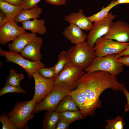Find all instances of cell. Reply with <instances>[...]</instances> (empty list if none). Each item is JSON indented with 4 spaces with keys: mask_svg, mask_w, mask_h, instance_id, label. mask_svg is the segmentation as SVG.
I'll return each instance as SVG.
<instances>
[{
    "mask_svg": "<svg viewBox=\"0 0 129 129\" xmlns=\"http://www.w3.org/2000/svg\"><path fill=\"white\" fill-rule=\"evenodd\" d=\"M76 85L82 88L86 97L85 117L93 116L96 110L101 106L99 97L104 91L111 88L114 91H122L124 85L118 81L116 76L102 71L85 74Z\"/></svg>",
    "mask_w": 129,
    "mask_h": 129,
    "instance_id": "1",
    "label": "cell"
},
{
    "mask_svg": "<svg viewBox=\"0 0 129 129\" xmlns=\"http://www.w3.org/2000/svg\"><path fill=\"white\" fill-rule=\"evenodd\" d=\"M66 51L69 61L83 69L89 66L97 57L94 47L86 41L71 47Z\"/></svg>",
    "mask_w": 129,
    "mask_h": 129,
    "instance_id": "2",
    "label": "cell"
},
{
    "mask_svg": "<svg viewBox=\"0 0 129 129\" xmlns=\"http://www.w3.org/2000/svg\"><path fill=\"white\" fill-rule=\"evenodd\" d=\"M36 102L33 100L18 102L11 111L7 115L17 129L28 128V121L34 116L33 113Z\"/></svg>",
    "mask_w": 129,
    "mask_h": 129,
    "instance_id": "3",
    "label": "cell"
},
{
    "mask_svg": "<svg viewBox=\"0 0 129 129\" xmlns=\"http://www.w3.org/2000/svg\"><path fill=\"white\" fill-rule=\"evenodd\" d=\"M83 68L75 66L69 61L55 78L54 85L64 87L71 91L85 74Z\"/></svg>",
    "mask_w": 129,
    "mask_h": 129,
    "instance_id": "4",
    "label": "cell"
},
{
    "mask_svg": "<svg viewBox=\"0 0 129 129\" xmlns=\"http://www.w3.org/2000/svg\"><path fill=\"white\" fill-rule=\"evenodd\" d=\"M117 54H110L102 57H97L84 71L90 72L98 71L108 72L116 76L123 72L124 65L117 61Z\"/></svg>",
    "mask_w": 129,
    "mask_h": 129,
    "instance_id": "5",
    "label": "cell"
},
{
    "mask_svg": "<svg viewBox=\"0 0 129 129\" xmlns=\"http://www.w3.org/2000/svg\"><path fill=\"white\" fill-rule=\"evenodd\" d=\"M0 55L6 59L5 61L16 64L21 66L27 74L29 78L39 68L44 67L45 64L41 61H33L25 59L18 53L6 51L0 48Z\"/></svg>",
    "mask_w": 129,
    "mask_h": 129,
    "instance_id": "6",
    "label": "cell"
},
{
    "mask_svg": "<svg viewBox=\"0 0 129 129\" xmlns=\"http://www.w3.org/2000/svg\"><path fill=\"white\" fill-rule=\"evenodd\" d=\"M70 91L64 87L54 85L45 98L36 104L33 113L34 114L43 110L54 111L63 98L68 94H70Z\"/></svg>",
    "mask_w": 129,
    "mask_h": 129,
    "instance_id": "7",
    "label": "cell"
},
{
    "mask_svg": "<svg viewBox=\"0 0 129 129\" xmlns=\"http://www.w3.org/2000/svg\"><path fill=\"white\" fill-rule=\"evenodd\" d=\"M116 16L110 12L104 18L94 22L87 35L86 42L89 45L94 47L96 41L109 31Z\"/></svg>",
    "mask_w": 129,
    "mask_h": 129,
    "instance_id": "8",
    "label": "cell"
},
{
    "mask_svg": "<svg viewBox=\"0 0 129 129\" xmlns=\"http://www.w3.org/2000/svg\"><path fill=\"white\" fill-rule=\"evenodd\" d=\"M129 46V43L114 41L103 36L96 41L94 48L97 57H102L111 54H118Z\"/></svg>",
    "mask_w": 129,
    "mask_h": 129,
    "instance_id": "9",
    "label": "cell"
},
{
    "mask_svg": "<svg viewBox=\"0 0 129 129\" xmlns=\"http://www.w3.org/2000/svg\"><path fill=\"white\" fill-rule=\"evenodd\" d=\"M35 83L34 95L32 99L37 103L43 100L54 86V79H48L37 71L32 75Z\"/></svg>",
    "mask_w": 129,
    "mask_h": 129,
    "instance_id": "10",
    "label": "cell"
},
{
    "mask_svg": "<svg viewBox=\"0 0 129 129\" xmlns=\"http://www.w3.org/2000/svg\"><path fill=\"white\" fill-rule=\"evenodd\" d=\"M103 37L123 43L129 42V24L121 20L113 22L107 33Z\"/></svg>",
    "mask_w": 129,
    "mask_h": 129,
    "instance_id": "11",
    "label": "cell"
},
{
    "mask_svg": "<svg viewBox=\"0 0 129 129\" xmlns=\"http://www.w3.org/2000/svg\"><path fill=\"white\" fill-rule=\"evenodd\" d=\"M14 20H8L0 28V44H6L13 41L21 34L26 32L22 27L19 26Z\"/></svg>",
    "mask_w": 129,
    "mask_h": 129,
    "instance_id": "12",
    "label": "cell"
},
{
    "mask_svg": "<svg viewBox=\"0 0 129 129\" xmlns=\"http://www.w3.org/2000/svg\"><path fill=\"white\" fill-rule=\"evenodd\" d=\"M43 41L42 38L36 36L22 50L21 55L33 61H41L42 55L40 49Z\"/></svg>",
    "mask_w": 129,
    "mask_h": 129,
    "instance_id": "13",
    "label": "cell"
},
{
    "mask_svg": "<svg viewBox=\"0 0 129 129\" xmlns=\"http://www.w3.org/2000/svg\"><path fill=\"white\" fill-rule=\"evenodd\" d=\"M65 20L70 24H74L82 30L89 31L91 29L92 23L84 14V11L80 9L78 12L70 13L65 16Z\"/></svg>",
    "mask_w": 129,
    "mask_h": 129,
    "instance_id": "14",
    "label": "cell"
},
{
    "mask_svg": "<svg viewBox=\"0 0 129 129\" xmlns=\"http://www.w3.org/2000/svg\"><path fill=\"white\" fill-rule=\"evenodd\" d=\"M62 33L72 43L75 45L85 41L87 35L81 28L71 24L64 29Z\"/></svg>",
    "mask_w": 129,
    "mask_h": 129,
    "instance_id": "15",
    "label": "cell"
},
{
    "mask_svg": "<svg viewBox=\"0 0 129 129\" xmlns=\"http://www.w3.org/2000/svg\"><path fill=\"white\" fill-rule=\"evenodd\" d=\"M36 35V33L26 32L21 34L13 41L11 43L8 45L9 51L17 53L21 52Z\"/></svg>",
    "mask_w": 129,
    "mask_h": 129,
    "instance_id": "16",
    "label": "cell"
},
{
    "mask_svg": "<svg viewBox=\"0 0 129 129\" xmlns=\"http://www.w3.org/2000/svg\"><path fill=\"white\" fill-rule=\"evenodd\" d=\"M31 21L28 20L22 22V26L25 30H29L32 33H37L40 35L44 34L47 31L43 19L36 18Z\"/></svg>",
    "mask_w": 129,
    "mask_h": 129,
    "instance_id": "17",
    "label": "cell"
},
{
    "mask_svg": "<svg viewBox=\"0 0 129 129\" xmlns=\"http://www.w3.org/2000/svg\"><path fill=\"white\" fill-rule=\"evenodd\" d=\"M42 12V10L40 7L35 6L31 9L22 11L15 17L14 20L18 23L31 19H38Z\"/></svg>",
    "mask_w": 129,
    "mask_h": 129,
    "instance_id": "18",
    "label": "cell"
},
{
    "mask_svg": "<svg viewBox=\"0 0 129 129\" xmlns=\"http://www.w3.org/2000/svg\"><path fill=\"white\" fill-rule=\"evenodd\" d=\"M0 12L6 17L8 20H14L15 17L24 9L21 6H16L0 0Z\"/></svg>",
    "mask_w": 129,
    "mask_h": 129,
    "instance_id": "19",
    "label": "cell"
},
{
    "mask_svg": "<svg viewBox=\"0 0 129 129\" xmlns=\"http://www.w3.org/2000/svg\"><path fill=\"white\" fill-rule=\"evenodd\" d=\"M79 108L70 94L64 97L60 101L54 111L60 113L68 111L79 110Z\"/></svg>",
    "mask_w": 129,
    "mask_h": 129,
    "instance_id": "20",
    "label": "cell"
},
{
    "mask_svg": "<svg viewBox=\"0 0 129 129\" xmlns=\"http://www.w3.org/2000/svg\"><path fill=\"white\" fill-rule=\"evenodd\" d=\"M71 95L76 103L80 110L84 115L86 97L84 91L79 86L76 85L70 91Z\"/></svg>",
    "mask_w": 129,
    "mask_h": 129,
    "instance_id": "21",
    "label": "cell"
},
{
    "mask_svg": "<svg viewBox=\"0 0 129 129\" xmlns=\"http://www.w3.org/2000/svg\"><path fill=\"white\" fill-rule=\"evenodd\" d=\"M59 113L47 111L43 120L42 128L43 129H56V124L60 119Z\"/></svg>",
    "mask_w": 129,
    "mask_h": 129,
    "instance_id": "22",
    "label": "cell"
},
{
    "mask_svg": "<svg viewBox=\"0 0 129 129\" xmlns=\"http://www.w3.org/2000/svg\"><path fill=\"white\" fill-rule=\"evenodd\" d=\"M60 119L71 124L74 121L83 119L85 117L80 110L59 113Z\"/></svg>",
    "mask_w": 129,
    "mask_h": 129,
    "instance_id": "23",
    "label": "cell"
},
{
    "mask_svg": "<svg viewBox=\"0 0 129 129\" xmlns=\"http://www.w3.org/2000/svg\"><path fill=\"white\" fill-rule=\"evenodd\" d=\"M115 0L112 1L110 4L106 7H103L99 12L90 16L88 17L92 23L98 21L106 17L109 13L110 11L117 5Z\"/></svg>",
    "mask_w": 129,
    "mask_h": 129,
    "instance_id": "24",
    "label": "cell"
},
{
    "mask_svg": "<svg viewBox=\"0 0 129 129\" xmlns=\"http://www.w3.org/2000/svg\"><path fill=\"white\" fill-rule=\"evenodd\" d=\"M24 78L23 74L17 73L15 70L11 69L6 79L5 85H10L21 88L20 83Z\"/></svg>",
    "mask_w": 129,
    "mask_h": 129,
    "instance_id": "25",
    "label": "cell"
},
{
    "mask_svg": "<svg viewBox=\"0 0 129 129\" xmlns=\"http://www.w3.org/2000/svg\"><path fill=\"white\" fill-rule=\"evenodd\" d=\"M107 124L105 126V129H123L125 123L120 115H117L114 119H107Z\"/></svg>",
    "mask_w": 129,
    "mask_h": 129,
    "instance_id": "26",
    "label": "cell"
},
{
    "mask_svg": "<svg viewBox=\"0 0 129 129\" xmlns=\"http://www.w3.org/2000/svg\"><path fill=\"white\" fill-rule=\"evenodd\" d=\"M68 61L66 51H62L59 55L57 62L54 65L56 77L62 70Z\"/></svg>",
    "mask_w": 129,
    "mask_h": 129,
    "instance_id": "27",
    "label": "cell"
},
{
    "mask_svg": "<svg viewBox=\"0 0 129 129\" xmlns=\"http://www.w3.org/2000/svg\"><path fill=\"white\" fill-rule=\"evenodd\" d=\"M37 72L42 76L47 79H54L56 77L54 65L48 68L43 67L39 68Z\"/></svg>",
    "mask_w": 129,
    "mask_h": 129,
    "instance_id": "28",
    "label": "cell"
},
{
    "mask_svg": "<svg viewBox=\"0 0 129 129\" xmlns=\"http://www.w3.org/2000/svg\"><path fill=\"white\" fill-rule=\"evenodd\" d=\"M0 121L2 125V129H17L4 111L0 115Z\"/></svg>",
    "mask_w": 129,
    "mask_h": 129,
    "instance_id": "29",
    "label": "cell"
},
{
    "mask_svg": "<svg viewBox=\"0 0 129 129\" xmlns=\"http://www.w3.org/2000/svg\"><path fill=\"white\" fill-rule=\"evenodd\" d=\"M9 93H26V91L21 88L10 85H5L0 90V96Z\"/></svg>",
    "mask_w": 129,
    "mask_h": 129,
    "instance_id": "30",
    "label": "cell"
},
{
    "mask_svg": "<svg viewBox=\"0 0 129 129\" xmlns=\"http://www.w3.org/2000/svg\"><path fill=\"white\" fill-rule=\"evenodd\" d=\"M42 0H22L21 6L24 10L31 9Z\"/></svg>",
    "mask_w": 129,
    "mask_h": 129,
    "instance_id": "31",
    "label": "cell"
},
{
    "mask_svg": "<svg viewBox=\"0 0 129 129\" xmlns=\"http://www.w3.org/2000/svg\"><path fill=\"white\" fill-rule=\"evenodd\" d=\"M70 124L60 119L56 124V129H68Z\"/></svg>",
    "mask_w": 129,
    "mask_h": 129,
    "instance_id": "32",
    "label": "cell"
},
{
    "mask_svg": "<svg viewBox=\"0 0 129 129\" xmlns=\"http://www.w3.org/2000/svg\"><path fill=\"white\" fill-rule=\"evenodd\" d=\"M122 91L126 98V102L124 106L125 111L129 112V92L126 89L124 85L123 87Z\"/></svg>",
    "mask_w": 129,
    "mask_h": 129,
    "instance_id": "33",
    "label": "cell"
},
{
    "mask_svg": "<svg viewBox=\"0 0 129 129\" xmlns=\"http://www.w3.org/2000/svg\"><path fill=\"white\" fill-rule=\"evenodd\" d=\"M47 3L53 5L59 6L64 5L66 0H45Z\"/></svg>",
    "mask_w": 129,
    "mask_h": 129,
    "instance_id": "34",
    "label": "cell"
},
{
    "mask_svg": "<svg viewBox=\"0 0 129 129\" xmlns=\"http://www.w3.org/2000/svg\"><path fill=\"white\" fill-rule=\"evenodd\" d=\"M117 61L123 64L124 65L129 66V56H123L118 58Z\"/></svg>",
    "mask_w": 129,
    "mask_h": 129,
    "instance_id": "35",
    "label": "cell"
},
{
    "mask_svg": "<svg viewBox=\"0 0 129 129\" xmlns=\"http://www.w3.org/2000/svg\"><path fill=\"white\" fill-rule=\"evenodd\" d=\"M11 5L16 6H21L22 0H2Z\"/></svg>",
    "mask_w": 129,
    "mask_h": 129,
    "instance_id": "36",
    "label": "cell"
},
{
    "mask_svg": "<svg viewBox=\"0 0 129 129\" xmlns=\"http://www.w3.org/2000/svg\"><path fill=\"white\" fill-rule=\"evenodd\" d=\"M5 16L1 12H0V28L2 27L8 21Z\"/></svg>",
    "mask_w": 129,
    "mask_h": 129,
    "instance_id": "37",
    "label": "cell"
},
{
    "mask_svg": "<svg viewBox=\"0 0 129 129\" xmlns=\"http://www.w3.org/2000/svg\"><path fill=\"white\" fill-rule=\"evenodd\" d=\"M123 56H129V46L120 53L117 54V58Z\"/></svg>",
    "mask_w": 129,
    "mask_h": 129,
    "instance_id": "38",
    "label": "cell"
},
{
    "mask_svg": "<svg viewBox=\"0 0 129 129\" xmlns=\"http://www.w3.org/2000/svg\"><path fill=\"white\" fill-rule=\"evenodd\" d=\"M116 3L117 5L121 4L129 3V0H117Z\"/></svg>",
    "mask_w": 129,
    "mask_h": 129,
    "instance_id": "39",
    "label": "cell"
},
{
    "mask_svg": "<svg viewBox=\"0 0 129 129\" xmlns=\"http://www.w3.org/2000/svg\"><path fill=\"white\" fill-rule=\"evenodd\" d=\"M128 43H129V42H128Z\"/></svg>",
    "mask_w": 129,
    "mask_h": 129,
    "instance_id": "40",
    "label": "cell"
}]
</instances>
